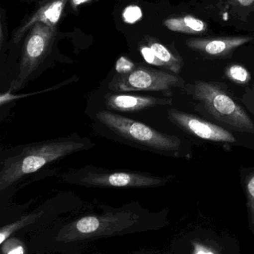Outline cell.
<instances>
[{"mask_svg":"<svg viewBox=\"0 0 254 254\" xmlns=\"http://www.w3.org/2000/svg\"><path fill=\"white\" fill-rule=\"evenodd\" d=\"M93 146L89 139L76 134L25 145L1 164L0 191L38 171L49 163Z\"/></svg>","mask_w":254,"mask_h":254,"instance_id":"obj_1","label":"cell"},{"mask_svg":"<svg viewBox=\"0 0 254 254\" xmlns=\"http://www.w3.org/2000/svg\"><path fill=\"white\" fill-rule=\"evenodd\" d=\"M139 216L131 212L87 216L64 226L57 235L61 243H73L92 237L110 236L137 223Z\"/></svg>","mask_w":254,"mask_h":254,"instance_id":"obj_6","label":"cell"},{"mask_svg":"<svg viewBox=\"0 0 254 254\" xmlns=\"http://www.w3.org/2000/svg\"><path fill=\"white\" fill-rule=\"evenodd\" d=\"M219 5L227 10L254 11V0H219Z\"/></svg>","mask_w":254,"mask_h":254,"instance_id":"obj_17","label":"cell"},{"mask_svg":"<svg viewBox=\"0 0 254 254\" xmlns=\"http://www.w3.org/2000/svg\"><path fill=\"white\" fill-rule=\"evenodd\" d=\"M88 1L89 0H72V4H73V7H76Z\"/></svg>","mask_w":254,"mask_h":254,"instance_id":"obj_24","label":"cell"},{"mask_svg":"<svg viewBox=\"0 0 254 254\" xmlns=\"http://www.w3.org/2000/svg\"><path fill=\"white\" fill-rule=\"evenodd\" d=\"M96 119L112 134L138 147L170 155H177L181 147V140L177 136L161 132L109 110L98 112Z\"/></svg>","mask_w":254,"mask_h":254,"instance_id":"obj_2","label":"cell"},{"mask_svg":"<svg viewBox=\"0 0 254 254\" xmlns=\"http://www.w3.org/2000/svg\"><path fill=\"white\" fill-rule=\"evenodd\" d=\"M184 84V80L179 76L137 65L127 72L118 73L109 83L108 87L115 92H161L169 98L173 89L183 87Z\"/></svg>","mask_w":254,"mask_h":254,"instance_id":"obj_5","label":"cell"},{"mask_svg":"<svg viewBox=\"0 0 254 254\" xmlns=\"http://www.w3.org/2000/svg\"><path fill=\"white\" fill-rule=\"evenodd\" d=\"M171 98L127 95L119 92L110 94L105 98V104L109 110L124 113L143 111L157 106L171 105Z\"/></svg>","mask_w":254,"mask_h":254,"instance_id":"obj_10","label":"cell"},{"mask_svg":"<svg viewBox=\"0 0 254 254\" xmlns=\"http://www.w3.org/2000/svg\"><path fill=\"white\" fill-rule=\"evenodd\" d=\"M225 74L231 81L240 85H247L252 78L250 72L244 66L238 64L228 66Z\"/></svg>","mask_w":254,"mask_h":254,"instance_id":"obj_16","label":"cell"},{"mask_svg":"<svg viewBox=\"0 0 254 254\" xmlns=\"http://www.w3.org/2000/svg\"><path fill=\"white\" fill-rule=\"evenodd\" d=\"M143 17V12L139 6L131 4L125 7L122 13V18L126 23L134 24Z\"/></svg>","mask_w":254,"mask_h":254,"instance_id":"obj_19","label":"cell"},{"mask_svg":"<svg viewBox=\"0 0 254 254\" xmlns=\"http://www.w3.org/2000/svg\"><path fill=\"white\" fill-rule=\"evenodd\" d=\"M42 214H43V212L28 215V216H25L21 218L19 220L2 227L0 230V245H2L7 239L10 238L12 234L16 232L18 230L21 229V228H24V227L27 226L30 224L34 223L37 219L40 217Z\"/></svg>","mask_w":254,"mask_h":254,"instance_id":"obj_14","label":"cell"},{"mask_svg":"<svg viewBox=\"0 0 254 254\" xmlns=\"http://www.w3.org/2000/svg\"><path fill=\"white\" fill-rule=\"evenodd\" d=\"M3 254H25L24 245L16 238H9L1 245Z\"/></svg>","mask_w":254,"mask_h":254,"instance_id":"obj_18","label":"cell"},{"mask_svg":"<svg viewBox=\"0 0 254 254\" xmlns=\"http://www.w3.org/2000/svg\"><path fill=\"white\" fill-rule=\"evenodd\" d=\"M164 25L170 31L184 34H201L207 31V24L192 15L169 18Z\"/></svg>","mask_w":254,"mask_h":254,"instance_id":"obj_12","label":"cell"},{"mask_svg":"<svg viewBox=\"0 0 254 254\" xmlns=\"http://www.w3.org/2000/svg\"><path fill=\"white\" fill-rule=\"evenodd\" d=\"M148 45L153 51L157 58L164 64L165 68H168L174 74H179L183 68L184 63L179 57L175 56L164 45L161 44L155 39L148 37Z\"/></svg>","mask_w":254,"mask_h":254,"instance_id":"obj_13","label":"cell"},{"mask_svg":"<svg viewBox=\"0 0 254 254\" xmlns=\"http://www.w3.org/2000/svg\"><path fill=\"white\" fill-rule=\"evenodd\" d=\"M67 2V0H50L41 6L25 21V23L16 30L13 34V43H19L24 34L35 24L43 23L49 26L55 27L61 19Z\"/></svg>","mask_w":254,"mask_h":254,"instance_id":"obj_11","label":"cell"},{"mask_svg":"<svg viewBox=\"0 0 254 254\" xmlns=\"http://www.w3.org/2000/svg\"><path fill=\"white\" fill-rule=\"evenodd\" d=\"M215 254L214 252L210 251V249L204 247L202 246H195V254Z\"/></svg>","mask_w":254,"mask_h":254,"instance_id":"obj_23","label":"cell"},{"mask_svg":"<svg viewBox=\"0 0 254 254\" xmlns=\"http://www.w3.org/2000/svg\"><path fill=\"white\" fill-rule=\"evenodd\" d=\"M193 98L218 122L235 131L254 133V122L249 113L221 83L198 80L194 85Z\"/></svg>","mask_w":254,"mask_h":254,"instance_id":"obj_3","label":"cell"},{"mask_svg":"<svg viewBox=\"0 0 254 254\" xmlns=\"http://www.w3.org/2000/svg\"><path fill=\"white\" fill-rule=\"evenodd\" d=\"M253 38L247 36L243 37H218V38H191L186 40L189 49L211 58H225L233 51Z\"/></svg>","mask_w":254,"mask_h":254,"instance_id":"obj_9","label":"cell"},{"mask_svg":"<svg viewBox=\"0 0 254 254\" xmlns=\"http://www.w3.org/2000/svg\"><path fill=\"white\" fill-rule=\"evenodd\" d=\"M134 66L135 65L133 63L128 61L127 58L122 57L118 60L117 63H116V71L118 73L127 72V71H129L130 70L132 69Z\"/></svg>","mask_w":254,"mask_h":254,"instance_id":"obj_22","label":"cell"},{"mask_svg":"<svg viewBox=\"0 0 254 254\" xmlns=\"http://www.w3.org/2000/svg\"><path fill=\"white\" fill-rule=\"evenodd\" d=\"M168 119L185 132L199 138L222 143L236 141L234 134L226 128L203 120L195 115L172 109L168 111Z\"/></svg>","mask_w":254,"mask_h":254,"instance_id":"obj_8","label":"cell"},{"mask_svg":"<svg viewBox=\"0 0 254 254\" xmlns=\"http://www.w3.org/2000/svg\"><path fill=\"white\" fill-rule=\"evenodd\" d=\"M242 102L247 107L248 110L254 117V90L248 89L242 98Z\"/></svg>","mask_w":254,"mask_h":254,"instance_id":"obj_21","label":"cell"},{"mask_svg":"<svg viewBox=\"0 0 254 254\" xmlns=\"http://www.w3.org/2000/svg\"><path fill=\"white\" fill-rule=\"evenodd\" d=\"M64 182L88 188H157L168 183L170 177L129 170H108L87 165L61 175Z\"/></svg>","mask_w":254,"mask_h":254,"instance_id":"obj_4","label":"cell"},{"mask_svg":"<svg viewBox=\"0 0 254 254\" xmlns=\"http://www.w3.org/2000/svg\"><path fill=\"white\" fill-rule=\"evenodd\" d=\"M56 35L55 27L37 23L25 39L22 46L17 77L10 90H19L29 80L31 74L50 53Z\"/></svg>","mask_w":254,"mask_h":254,"instance_id":"obj_7","label":"cell"},{"mask_svg":"<svg viewBox=\"0 0 254 254\" xmlns=\"http://www.w3.org/2000/svg\"><path fill=\"white\" fill-rule=\"evenodd\" d=\"M243 183L247 198L249 216L254 231V167L243 176Z\"/></svg>","mask_w":254,"mask_h":254,"instance_id":"obj_15","label":"cell"},{"mask_svg":"<svg viewBox=\"0 0 254 254\" xmlns=\"http://www.w3.org/2000/svg\"><path fill=\"white\" fill-rule=\"evenodd\" d=\"M140 52L146 62L152 64V65H157V66L165 67L164 64L157 58L156 55L149 46H141Z\"/></svg>","mask_w":254,"mask_h":254,"instance_id":"obj_20","label":"cell"}]
</instances>
